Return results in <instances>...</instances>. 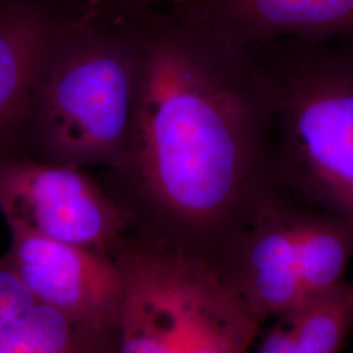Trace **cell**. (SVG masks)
<instances>
[{
  "label": "cell",
  "instance_id": "obj_9",
  "mask_svg": "<svg viewBox=\"0 0 353 353\" xmlns=\"http://www.w3.org/2000/svg\"><path fill=\"white\" fill-rule=\"evenodd\" d=\"M192 17L246 48L280 37L322 42L353 32V0H199Z\"/></svg>",
  "mask_w": 353,
  "mask_h": 353
},
{
  "label": "cell",
  "instance_id": "obj_3",
  "mask_svg": "<svg viewBox=\"0 0 353 353\" xmlns=\"http://www.w3.org/2000/svg\"><path fill=\"white\" fill-rule=\"evenodd\" d=\"M123 278L118 351L245 353L262 325L207 262L138 237L114 252Z\"/></svg>",
  "mask_w": 353,
  "mask_h": 353
},
{
  "label": "cell",
  "instance_id": "obj_11",
  "mask_svg": "<svg viewBox=\"0 0 353 353\" xmlns=\"http://www.w3.org/2000/svg\"><path fill=\"white\" fill-rule=\"evenodd\" d=\"M39 303L12 268L0 265V336Z\"/></svg>",
  "mask_w": 353,
  "mask_h": 353
},
{
  "label": "cell",
  "instance_id": "obj_4",
  "mask_svg": "<svg viewBox=\"0 0 353 353\" xmlns=\"http://www.w3.org/2000/svg\"><path fill=\"white\" fill-rule=\"evenodd\" d=\"M140 37L90 28L59 38L30 121L54 163L118 168L126 151Z\"/></svg>",
  "mask_w": 353,
  "mask_h": 353
},
{
  "label": "cell",
  "instance_id": "obj_2",
  "mask_svg": "<svg viewBox=\"0 0 353 353\" xmlns=\"http://www.w3.org/2000/svg\"><path fill=\"white\" fill-rule=\"evenodd\" d=\"M263 63L279 188L353 227V49L318 45Z\"/></svg>",
  "mask_w": 353,
  "mask_h": 353
},
{
  "label": "cell",
  "instance_id": "obj_10",
  "mask_svg": "<svg viewBox=\"0 0 353 353\" xmlns=\"http://www.w3.org/2000/svg\"><path fill=\"white\" fill-rule=\"evenodd\" d=\"M272 319L259 334L256 352H341L353 332V279H341Z\"/></svg>",
  "mask_w": 353,
  "mask_h": 353
},
{
  "label": "cell",
  "instance_id": "obj_12",
  "mask_svg": "<svg viewBox=\"0 0 353 353\" xmlns=\"http://www.w3.org/2000/svg\"><path fill=\"white\" fill-rule=\"evenodd\" d=\"M115 3H121V4H137L140 1H144V0H113Z\"/></svg>",
  "mask_w": 353,
  "mask_h": 353
},
{
  "label": "cell",
  "instance_id": "obj_1",
  "mask_svg": "<svg viewBox=\"0 0 353 353\" xmlns=\"http://www.w3.org/2000/svg\"><path fill=\"white\" fill-rule=\"evenodd\" d=\"M263 59L191 17L140 36L130 135L115 170L140 237L216 268L228 246L290 196L272 172Z\"/></svg>",
  "mask_w": 353,
  "mask_h": 353
},
{
  "label": "cell",
  "instance_id": "obj_7",
  "mask_svg": "<svg viewBox=\"0 0 353 353\" xmlns=\"http://www.w3.org/2000/svg\"><path fill=\"white\" fill-rule=\"evenodd\" d=\"M6 265L38 301L67 316L93 348H117L123 278L114 256L79 245L13 233Z\"/></svg>",
  "mask_w": 353,
  "mask_h": 353
},
{
  "label": "cell",
  "instance_id": "obj_5",
  "mask_svg": "<svg viewBox=\"0 0 353 353\" xmlns=\"http://www.w3.org/2000/svg\"><path fill=\"white\" fill-rule=\"evenodd\" d=\"M352 258L351 224L288 198L246 228L216 270L263 326L341 281Z\"/></svg>",
  "mask_w": 353,
  "mask_h": 353
},
{
  "label": "cell",
  "instance_id": "obj_6",
  "mask_svg": "<svg viewBox=\"0 0 353 353\" xmlns=\"http://www.w3.org/2000/svg\"><path fill=\"white\" fill-rule=\"evenodd\" d=\"M80 166L0 160V212L12 233L33 234L96 252H114L132 219Z\"/></svg>",
  "mask_w": 353,
  "mask_h": 353
},
{
  "label": "cell",
  "instance_id": "obj_8",
  "mask_svg": "<svg viewBox=\"0 0 353 353\" xmlns=\"http://www.w3.org/2000/svg\"><path fill=\"white\" fill-rule=\"evenodd\" d=\"M61 34L38 0H0V143L30 123Z\"/></svg>",
  "mask_w": 353,
  "mask_h": 353
}]
</instances>
